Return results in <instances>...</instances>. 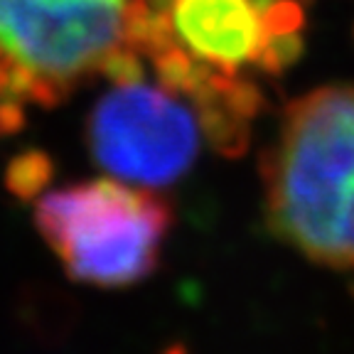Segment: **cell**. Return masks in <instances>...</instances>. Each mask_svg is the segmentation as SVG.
I'll return each mask as SVG.
<instances>
[{
    "label": "cell",
    "mask_w": 354,
    "mask_h": 354,
    "mask_svg": "<svg viewBox=\"0 0 354 354\" xmlns=\"http://www.w3.org/2000/svg\"><path fill=\"white\" fill-rule=\"evenodd\" d=\"M261 177L271 232L315 263L352 268L354 84H327L290 101Z\"/></svg>",
    "instance_id": "6da1fadb"
},
{
    "label": "cell",
    "mask_w": 354,
    "mask_h": 354,
    "mask_svg": "<svg viewBox=\"0 0 354 354\" xmlns=\"http://www.w3.org/2000/svg\"><path fill=\"white\" fill-rule=\"evenodd\" d=\"M35 224L69 278L123 288L158 268L172 209L153 187L88 180L39 197Z\"/></svg>",
    "instance_id": "7a4b0ae2"
},
{
    "label": "cell",
    "mask_w": 354,
    "mask_h": 354,
    "mask_svg": "<svg viewBox=\"0 0 354 354\" xmlns=\"http://www.w3.org/2000/svg\"><path fill=\"white\" fill-rule=\"evenodd\" d=\"M205 138L199 116L165 86L116 84L86 121L96 165L123 183L165 187L194 165Z\"/></svg>",
    "instance_id": "3957f363"
},
{
    "label": "cell",
    "mask_w": 354,
    "mask_h": 354,
    "mask_svg": "<svg viewBox=\"0 0 354 354\" xmlns=\"http://www.w3.org/2000/svg\"><path fill=\"white\" fill-rule=\"evenodd\" d=\"M133 0H0V55L64 101L123 44Z\"/></svg>",
    "instance_id": "277c9868"
},
{
    "label": "cell",
    "mask_w": 354,
    "mask_h": 354,
    "mask_svg": "<svg viewBox=\"0 0 354 354\" xmlns=\"http://www.w3.org/2000/svg\"><path fill=\"white\" fill-rule=\"evenodd\" d=\"M271 0H172L170 20L177 42L189 55L227 74L259 62L268 39L266 8Z\"/></svg>",
    "instance_id": "5b68a950"
},
{
    "label": "cell",
    "mask_w": 354,
    "mask_h": 354,
    "mask_svg": "<svg viewBox=\"0 0 354 354\" xmlns=\"http://www.w3.org/2000/svg\"><path fill=\"white\" fill-rule=\"evenodd\" d=\"M52 175H55V165H52L50 155L42 150H25V153L15 155L8 165L6 187L15 197L32 199L39 197V192L50 185Z\"/></svg>",
    "instance_id": "8992f818"
},
{
    "label": "cell",
    "mask_w": 354,
    "mask_h": 354,
    "mask_svg": "<svg viewBox=\"0 0 354 354\" xmlns=\"http://www.w3.org/2000/svg\"><path fill=\"white\" fill-rule=\"evenodd\" d=\"M303 55V37H300V30L295 32H281V35H271L266 39L263 47H261V55L256 64L261 69L271 74H278L283 69H288L290 64L300 59Z\"/></svg>",
    "instance_id": "52a82bcc"
},
{
    "label": "cell",
    "mask_w": 354,
    "mask_h": 354,
    "mask_svg": "<svg viewBox=\"0 0 354 354\" xmlns=\"http://www.w3.org/2000/svg\"><path fill=\"white\" fill-rule=\"evenodd\" d=\"M99 74L106 79H111L113 84H136L143 82L145 69H143V59H140V52L121 44L116 50H111L104 57L99 66Z\"/></svg>",
    "instance_id": "ba28073f"
},
{
    "label": "cell",
    "mask_w": 354,
    "mask_h": 354,
    "mask_svg": "<svg viewBox=\"0 0 354 354\" xmlns=\"http://www.w3.org/2000/svg\"><path fill=\"white\" fill-rule=\"evenodd\" d=\"M25 128V109L22 101L0 99V136H12Z\"/></svg>",
    "instance_id": "9c48e42d"
},
{
    "label": "cell",
    "mask_w": 354,
    "mask_h": 354,
    "mask_svg": "<svg viewBox=\"0 0 354 354\" xmlns=\"http://www.w3.org/2000/svg\"><path fill=\"white\" fill-rule=\"evenodd\" d=\"M6 74H8V59L0 55V94H3V84H6Z\"/></svg>",
    "instance_id": "30bf717a"
}]
</instances>
